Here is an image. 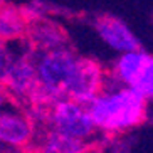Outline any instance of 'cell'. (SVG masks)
Listing matches in <instances>:
<instances>
[{"mask_svg": "<svg viewBox=\"0 0 153 153\" xmlns=\"http://www.w3.org/2000/svg\"><path fill=\"white\" fill-rule=\"evenodd\" d=\"M94 27L99 39L108 45L109 49L116 51L120 54L140 49V42L136 39V36L120 19L111 17V15H103L96 20Z\"/></svg>", "mask_w": 153, "mask_h": 153, "instance_id": "6", "label": "cell"}, {"mask_svg": "<svg viewBox=\"0 0 153 153\" xmlns=\"http://www.w3.org/2000/svg\"><path fill=\"white\" fill-rule=\"evenodd\" d=\"M88 150L86 141L59 133L52 128L45 131L37 143V153H86Z\"/></svg>", "mask_w": 153, "mask_h": 153, "instance_id": "10", "label": "cell"}, {"mask_svg": "<svg viewBox=\"0 0 153 153\" xmlns=\"http://www.w3.org/2000/svg\"><path fill=\"white\" fill-rule=\"evenodd\" d=\"M7 98H9V96H7V93H5L4 86L0 84V108H2V106L5 104V99H7Z\"/></svg>", "mask_w": 153, "mask_h": 153, "instance_id": "13", "label": "cell"}, {"mask_svg": "<svg viewBox=\"0 0 153 153\" xmlns=\"http://www.w3.org/2000/svg\"><path fill=\"white\" fill-rule=\"evenodd\" d=\"M29 32V19L19 9L0 5V39L7 42L24 41Z\"/></svg>", "mask_w": 153, "mask_h": 153, "instance_id": "9", "label": "cell"}, {"mask_svg": "<svg viewBox=\"0 0 153 153\" xmlns=\"http://www.w3.org/2000/svg\"><path fill=\"white\" fill-rule=\"evenodd\" d=\"M34 118L17 106L0 108V141L9 148H25L34 141Z\"/></svg>", "mask_w": 153, "mask_h": 153, "instance_id": "5", "label": "cell"}, {"mask_svg": "<svg viewBox=\"0 0 153 153\" xmlns=\"http://www.w3.org/2000/svg\"><path fill=\"white\" fill-rule=\"evenodd\" d=\"M27 37L32 47L37 49V52L66 47V34L61 25L45 19H37L34 22H29Z\"/></svg>", "mask_w": 153, "mask_h": 153, "instance_id": "7", "label": "cell"}, {"mask_svg": "<svg viewBox=\"0 0 153 153\" xmlns=\"http://www.w3.org/2000/svg\"><path fill=\"white\" fill-rule=\"evenodd\" d=\"M47 123L52 130L82 141L91 140L98 130L88 104H82L71 98H62L52 104Z\"/></svg>", "mask_w": 153, "mask_h": 153, "instance_id": "2", "label": "cell"}, {"mask_svg": "<svg viewBox=\"0 0 153 153\" xmlns=\"http://www.w3.org/2000/svg\"><path fill=\"white\" fill-rule=\"evenodd\" d=\"M148 113H146V120H150V121H153V98L148 99Z\"/></svg>", "mask_w": 153, "mask_h": 153, "instance_id": "14", "label": "cell"}, {"mask_svg": "<svg viewBox=\"0 0 153 153\" xmlns=\"http://www.w3.org/2000/svg\"><path fill=\"white\" fill-rule=\"evenodd\" d=\"M34 51L36 49L29 42V45H25L20 52H15L14 62L2 84L7 96L12 98L15 103H30L39 88Z\"/></svg>", "mask_w": 153, "mask_h": 153, "instance_id": "3", "label": "cell"}, {"mask_svg": "<svg viewBox=\"0 0 153 153\" xmlns=\"http://www.w3.org/2000/svg\"><path fill=\"white\" fill-rule=\"evenodd\" d=\"M131 88L135 91H138L143 98L146 99L153 98V56H150L148 62L145 64V68L141 69L140 76L136 77L135 84Z\"/></svg>", "mask_w": 153, "mask_h": 153, "instance_id": "11", "label": "cell"}, {"mask_svg": "<svg viewBox=\"0 0 153 153\" xmlns=\"http://www.w3.org/2000/svg\"><path fill=\"white\" fill-rule=\"evenodd\" d=\"M88 108L99 131L116 135L135 128L146 120L148 99L133 88L118 82L114 88L106 84V88L88 104Z\"/></svg>", "mask_w": 153, "mask_h": 153, "instance_id": "1", "label": "cell"}, {"mask_svg": "<svg viewBox=\"0 0 153 153\" xmlns=\"http://www.w3.org/2000/svg\"><path fill=\"white\" fill-rule=\"evenodd\" d=\"M14 57H15V51L12 47V42L0 39V84H4L7 72H9L10 66L14 62Z\"/></svg>", "mask_w": 153, "mask_h": 153, "instance_id": "12", "label": "cell"}, {"mask_svg": "<svg viewBox=\"0 0 153 153\" xmlns=\"http://www.w3.org/2000/svg\"><path fill=\"white\" fill-rule=\"evenodd\" d=\"M86 153H98V152H94V150H88Z\"/></svg>", "mask_w": 153, "mask_h": 153, "instance_id": "16", "label": "cell"}, {"mask_svg": "<svg viewBox=\"0 0 153 153\" xmlns=\"http://www.w3.org/2000/svg\"><path fill=\"white\" fill-rule=\"evenodd\" d=\"M0 153H9V146L0 141Z\"/></svg>", "mask_w": 153, "mask_h": 153, "instance_id": "15", "label": "cell"}, {"mask_svg": "<svg viewBox=\"0 0 153 153\" xmlns=\"http://www.w3.org/2000/svg\"><path fill=\"white\" fill-rule=\"evenodd\" d=\"M150 56L152 54H148V52H145L141 49L128 51V52L120 54V57L114 62V68H113L114 81L131 88L135 84L136 77L140 76L141 69L145 68V64L148 62Z\"/></svg>", "mask_w": 153, "mask_h": 153, "instance_id": "8", "label": "cell"}, {"mask_svg": "<svg viewBox=\"0 0 153 153\" xmlns=\"http://www.w3.org/2000/svg\"><path fill=\"white\" fill-rule=\"evenodd\" d=\"M106 81L108 79L104 76L103 68L96 61L79 57L66 86V98H71L82 104H89L106 88Z\"/></svg>", "mask_w": 153, "mask_h": 153, "instance_id": "4", "label": "cell"}]
</instances>
